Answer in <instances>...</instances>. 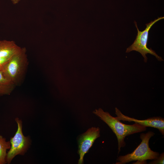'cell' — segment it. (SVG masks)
Returning a JSON list of instances; mask_svg holds the SVG:
<instances>
[{
    "label": "cell",
    "mask_w": 164,
    "mask_h": 164,
    "mask_svg": "<svg viewBox=\"0 0 164 164\" xmlns=\"http://www.w3.org/2000/svg\"><path fill=\"white\" fill-rule=\"evenodd\" d=\"M93 113L105 122L116 135L118 142V153L121 148L126 145L125 139L126 136L146 130V127L136 123L132 125L124 124L101 108L96 109Z\"/></svg>",
    "instance_id": "obj_1"
},
{
    "label": "cell",
    "mask_w": 164,
    "mask_h": 164,
    "mask_svg": "<svg viewBox=\"0 0 164 164\" xmlns=\"http://www.w3.org/2000/svg\"><path fill=\"white\" fill-rule=\"evenodd\" d=\"M28 64L25 47H21L5 64L2 70L6 77L15 86L22 82Z\"/></svg>",
    "instance_id": "obj_2"
},
{
    "label": "cell",
    "mask_w": 164,
    "mask_h": 164,
    "mask_svg": "<svg viewBox=\"0 0 164 164\" xmlns=\"http://www.w3.org/2000/svg\"><path fill=\"white\" fill-rule=\"evenodd\" d=\"M155 134L152 131L141 134L140 138L142 141L139 145L131 153L118 156L115 164H125L133 161H137L135 163L145 164L147 160H153L157 158L159 153L152 150L149 145V139Z\"/></svg>",
    "instance_id": "obj_3"
},
{
    "label": "cell",
    "mask_w": 164,
    "mask_h": 164,
    "mask_svg": "<svg viewBox=\"0 0 164 164\" xmlns=\"http://www.w3.org/2000/svg\"><path fill=\"white\" fill-rule=\"evenodd\" d=\"M164 18V17H158L154 21H151L149 23L146 24V27L142 31L139 30L137 22L135 21V25L137 29V35L133 43L127 48L126 52L128 53L132 51L138 52L144 58V61L145 63L147 62V60L146 55L148 53L154 55L159 61H163V59L161 56L158 55L151 48H148L147 46V45L148 39L149 32L150 29L155 22Z\"/></svg>",
    "instance_id": "obj_4"
},
{
    "label": "cell",
    "mask_w": 164,
    "mask_h": 164,
    "mask_svg": "<svg viewBox=\"0 0 164 164\" xmlns=\"http://www.w3.org/2000/svg\"><path fill=\"white\" fill-rule=\"evenodd\" d=\"M18 128L14 136L10 138L11 147L7 153L6 162L10 164L13 159L17 155H23L26 152L30 145L29 136H25L22 132V124L21 120L16 118Z\"/></svg>",
    "instance_id": "obj_5"
},
{
    "label": "cell",
    "mask_w": 164,
    "mask_h": 164,
    "mask_svg": "<svg viewBox=\"0 0 164 164\" xmlns=\"http://www.w3.org/2000/svg\"><path fill=\"white\" fill-rule=\"evenodd\" d=\"M100 135V128L92 127L80 136L78 141V153L80 156L78 164L83 163L85 154L88 152L95 140Z\"/></svg>",
    "instance_id": "obj_6"
},
{
    "label": "cell",
    "mask_w": 164,
    "mask_h": 164,
    "mask_svg": "<svg viewBox=\"0 0 164 164\" xmlns=\"http://www.w3.org/2000/svg\"><path fill=\"white\" fill-rule=\"evenodd\" d=\"M115 118L119 121H133L146 127H150L158 129L162 135H164V119L160 117L150 118L146 119L139 120L125 115L117 108H115Z\"/></svg>",
    "instance_id": "obj_7"
},
{
    "label": "cell",
    "mask_w": 164,
    "mask_h": 164,
    "mask_svg": "<svg viewBox=\"0 0 164 164\" xmlns=\"http://www.w3.org/2000/svg\"><path fill=\"white\" fill-rule=\"evenodd\" d=\"M21 48L13 41L0 40V70Z\"/></svg>",
    "instance_id": "obj_8"
},
{
    "label": "cell",
    "mask_w": 164,
    "mask_h": 164,
    "mask_svg": "<svg viewBox=\"0 0 164 164\" xmlns=\"http://www.w3.org/2000/svg\"><path fill=\"white\" fill-rule=\"evenodd\" d=\"M15 86L0 70V96L10 94Z\"/></svg>",
    "instance_id": "obj_9"
},
{
    "label": "cell",
    "mask_w": 164,
    "mask_h": 164,
    "mask_svg": "<svg viewBox=\"0 0 164 164\" xmlns=\"http://www.w3.org/2000/svg\"><path fill=\"white\" fill-rule=\"evenodd\" d=\"M11 147L10 141H7L6 139L0 135V164L7 163L6 157L7 150Z\"/></svg>",
    "instance_id": "obj_10"
},
{
    "label": "cell",
    "mask_w": 164,
    "mask_h": 164,
    "mask_svg": "<svg viewBox=\"0 0 164 164\" xmlns=\"http://www.w3.org/2000/svg\"><path fill=\"white\" fill-rule=\"evenodd\" d=\"M153 161L150 162L149 164H163L164 160V153H162L159 156Z\"/></svg>",
    "instance_id": "obj_11"
},
{
    "label": "cell",
    "mask_w": 164,
    "mask_h": 164,
    "mask_svg": "<svg viewBox=\"0 0 164 164\" xmlns=\"http://www.w3.org/2000/svg\"><path fill=\"white\" fill-rule=\"evenodd\" d=\"M12 3L14 5H16L19 3L20 0H11Z\"/></svg>",
    "instance_id": "obj_12"
}]
</instances>
